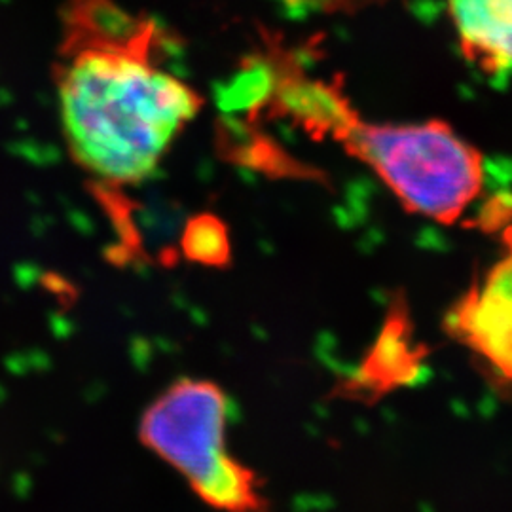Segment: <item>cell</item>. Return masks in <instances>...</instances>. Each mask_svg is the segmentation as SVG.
Returning <instances> with one entry per match:
<instances>
[{"label": "cell", "mask_w": 512, "mask_h": 512, "mask_svg": "<svg viewBox=\"0 0 512 512\" xmlns=\"http://www.w3.org/2000/svg\"><path fill=\"white\" fill-rule=\"evenodd\" d=\"M156 19L118 0H65L54 84L74 164L110 219L129 226L128 192L148 181L202 97L162 57Z\"/></svg>", "instance_id": "6da1fadb"}, {"label": "cell", "mask_w": 512, "mask_h": 512, "mask_svg": "<svg viewBox=\"0 0 512 512\" xmlns=\"http://www.w3.org/2000/svg\"><path fill=\"white\" fill-rule=\"evenodd\" d=\"M256 67L251 107L289 118L313 139H330L365 164L408 213L452 226L484 188V156L444 120L366 122L336 82L313 78L291 55Z\"/></svg>", "instance_id": "7a4b0ae2"}, {"label": "cell", "mask_w": 512, "mask_h": 512, "mask_svg": "<svg viewBox=\"0 0 512 512\" xmlns=\"http://www.w3.org/2000/svg\"><path fill=\"white\" fill-rule=\"evenodd\" d=\"M228 397L211 380L181 378L143 412L139 439L219 512H272L260 478L228 452Z\"/></svg>", "instance_id": "3957f363"}, {"label": "cell", "mask_w": 512, "mask_h": 512, "mask_svg": "<svg viewBox=\"0 0 512 512\" xmlns=\"http://www.w3.org/2000/svg\"><path fill=\"white\" fill-rule=\"evenodd\" d=\"M501 241L503 255L459 298L448 330L494 378L512 387V224Z\"/></svg>", "instance_id": "277c9868"}, {"label": "cell", "mask_w": 512, "mask_h": 512, "mask_svg": "<svg viewBox=\"0 0 512 512\" xmlns=\"http://www.w3.org/2000/svg\"><path fill=\"white\" fill-rule=\"evenodd\" d=\"M463 57L486 74L512 71V0H448Z\"/></svg>", "instance_id": "5b68a950"}, {"label": "cell", "mask_w": 512, "mask_h": 512, "mask_svg": "<svg viewBox=\"0 0 512 512\" xmlns=\"http://www.w3.org/2000/svg\"><path fill=\"white\" fill-rule=\"evenodd\" d=\"M184 253L196 262L217 266L228 262L230 245L226 230L213 217L192 220L184 234Z\"/></svg>", "instance_id": "8992f818"}, {"label": "cell", "mask_w": 512, "mask_h": 512, "mask_svg": "<svg viewBox=\"0 0 512 512\" xmlns=\"http://www.w3.org/2000/svg\"><path fill=\"white\" fill-rule=\"evenodd\" d=\"M294 8H310L319 12H353L357 8H368L387 0H285Z\"/></svg>", "instance_id": "52a82bcc"}]
</instances>
